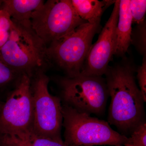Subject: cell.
<instances>
[{
	"label": "cell",
	"mask_w": 146,
	"mask_h": 146,
	"mask_svg": "<svg viewBox=\"0 0 146 146\" xmlns=\"http://www.w3.org/2000/svg\"><path fill=\"white\" fill-rule=\"evenodd\" d=\"M100 22L85 23L47 47L50 63L54 62L65 71L68 77L80 74Z\"/></svg>",
	"instance_id": "obj_5"
},
{
	"label": "cell",
	"mask_w": 146,
	"mask_h": 146,
	"mask_svg": "<svg viewBox=\"0 0 146 146\" xmlns=\"http://www.w3.org/2000/svg\"><path fill=\"white\" fill-rule=\"evenodd\" d=\"M12 137L21 146H67L63 140L39 136L32 131L21 137Z\"/></svg>",
	"instance_id": "obj_14"
},
{
	"label": "cell",
	"mask_w": 146,
	"mask_h": 146,
	"mask_svg": "<svg viewBox=\"0 0 146 146\" xmlns=\"http://www.w3.org/2000/svg\"><path fill=\"white\" fill-rule=\"evenodd\" d=\"M120 1H116L110 17L100 33L98 40L91 45L80 74L102 76L105 74L116 47L115 31L119 18Z\"/></svg>",
	"instance_id": "obj_9"
},
{
	"label": "cell",
	"mask_w": 146,
	"mask_h": 146,
	"mask_svg": "<svg viewBox=\"0 0 146 146\" xmlns=\"http://www.w3.org/2000/svg\"><path fill=\"white\" fill-rule=\"evenodd\" d=\"M0 146H21L11 136H0Z\"/></svg>",
	"instance_id": "obj_20"
},
{
	"label": "cell",
	"mask_w": 146,
	"mask_h": 146,
	"mask_svg": "<svg viewBox=\"0 0 146 146\" xmlns=\"http://www.w3.org/2000/svg\"><path fill=\"white\" fill-rule=\"evenodd\" d=\"M42 0H4L1 9L9 14L13 23L27 28H32V15L42 6Z\"/></svg>",
	"instance_id": "obj_11"
},
{
	"label": "cell",
	"mask_w": 146,
	"mask_h": 146,
	"mask_svg": "<svg viewBox=\"0 0 146 146\" xmlns=\"http://www.w3.org/2000/svg\"><path fill=\"white\" fill-rule=\"evenodd\" d=\"M60 85L62 104L89 115L104 113L109 95L102 76L67 77L60 80Z\"/></svg>",
	"instance_id": "obj_7"
},
{
	"label": "cell",
	"mask_w": 146,
	"mask_h": 146,
	"mask_svg": "<svg viewBox=\"0 0 146 146\" xmlns=\"http://www.w3.org/2000/svg\"><path fill=\"white\" fill-rule=\"evenodd\" d=\"M129 7L132 17V23L138 25L145 21V0H131Z\"/></svg>",
	"instance_id": "obj_17"
},
{
	"label": "cell",
	"mask_w": 146,
	"mask_h": 146,
	"mask_svg": "<svg viewBox=\"0 0 146 146\" xmlns=\"http://www.w3.org/2000/svg\"><path fill=\"white\" fill-rule=\"evenodd\" d=\"M3 102L0 101V110H1V107L2 105L3 104Z\"/></svg>",
	"instance_id": "obj_22"
},
{
	"label": "cell",
	"mask_w": 146,
	"mask_h": 146,
	"mask_svg": "<svg viewBox=\"0 0 146 146\" xmlns=\"http://www.w3.org/2000/svg\"><path fill=\"white\" fill-rule=\"evenodd\" d=\"M14 24L9 14L5 11L0 9V50L7 42Z\"/></svg>",
	"instance_id": "obj_16"
},
{
	"label": "cell",
	"mask_w": 146,
	"mask_h": 146,
	"mask_svg": "<svg viewBox=\"0 0 146 146\" xmlns=\"http://www.w3.org/2000/svg\"><path fill=\"white\" fill-rule=\"evenodd\" d=\"M64 141L67 146H123L128 137L117 132L106 121L62 104Z\"/></svg>",
	"instance_id": "obj_3"
},
{
	"label": "cell",
	"mask_w": 146,
	"mask_h": 146,
	"mask_svg": "<svg viewBox=\"0 0 146 146\" xmlns=\"http://www.w3.org/2000/svg\"><path fill=\"white\" fill-rule=\"evenodd\" d=\"M137 77L138 84L145 102H146V58H143L142 65L138 68L137 71Z\"/></svg>",
	"instance_id": "obj_19"
},
{
	"label": "cell",
	"mask_w": 146,
	"mask_h": 146,
	"mask_svg": "<svg viewBox=\"0 0 146 146\" xmlns=\"http://www.w3.org/2000/svg\"><path fill=\"white\" fill-rule=\"evenodd\" d=\"M33 106L32 132L35 134L58 140L63 126L62 102L59 97L49 91L50 79L44 71L35 73L31 78Z\"/></svg>",
	"instance_id": "obj_8"
},
{
	"label": "cell",
	"mask_w": 146,
	"mask_h": 146,
	"mask_svg": "<svg viewBox=\"0 0 146 146\" xmlns=\"http://www.w3.org/2000/svg\"><path fill=\"white\" fill-rule=\"evenodd\" d=\"M129 3L130 0H121L119 2V18L115 31V55L120 56L125 54L131 42L133 23Z\"/></svg>",
	"instance_id": "obj_10"
},
{
	"label": "cell",
	"mask_w": 146,
	"mask_h": 146,
	"mask_svg": "<svg viewBox=\"0 0 146 146\" xmlns=\"http://www.w3.org/2000/svg\"><path fill=\"white\" fill-rule=\"evenodd\" d=\"M116 1L71 0L72 5L79 16L91 24L98 23L105 10Z\"/></svg>",
	"instance_id": "obj_12"
},
{
	"label": "cell",
	"mask_w": 146,
	"mask_h": 146,
	"mask_svg": "<svg viewBox=\"0 0 146 146\" xmlns=\"http://www.w3.org/2000/svg\"><path fill=\"white\" fill-rule=\"evenodd\" d=\"M132 146H146V123H142L133 131L125 145Z\"/></svg>",
	"instance_id": "obj_18"
},
{
	"label": "cell",
	"mask_w": 146,
	"mask_h": 146,
	"mask_svg": "<svg viewBox=\"0 0 146 146\" xmlns=\"http://www.w3.org/2000/svg\"><path fill=\"white\" fill-rule=\"evenodd\" d=\"M131 44L134 45L138 52L143 56L146 54V21L136 26L132 29Z\"/></svg>",
	"instance_id": "obj_15"
},
{
	"label": "cell",
	"mask_w": 146,
	"mask_h": 146,
	"mask_svg": "<svg viewBox=\"0 0 146 146\" xmlns=\"http://www.w3.org/2000/svg\"><path fill=\"white\" fill-rule=\"evenodd\" d=\"M31 78L22 75L3 102L0 110V136L19 137L32 131Z\"/></svg>",
	"instance_id": "obj_4"
},
{
	"label": "cell",
	"mask_w": 146,
	"mask_h": 146,
	"mask_svg": "<svg viewBox=\"0 0 146 146\" xmlns=\"http://www.w3.org/2000/svg\"><path fill=\"white\" fill-rule=\"evenodd\" d=\"M3 1L0 0V9H1V7Z\"/></svg>",
	"instance_id": "obj_21"
},
{
	"label": "cell",
	"mask_w": 146,
	"mask_h": 146,
	"mask_svg": "<svg viewBox=\"0 0 146 146\" xmlns=\"http://www.w3.org/2000/svg\"><path fill=\"white\" fill-rule=\"evenodd\" d=\"M87 23L78 15L71 0H48L32 15V28L46 47Z\"/></svg>",
	"instance_id": "obj_6"
},
{
	"label": "cell",
	"mask_w": 146,
	"mask_h": 146,
	"mask_svg": "<svg viewBox=\"0 0 146 146\" xmlns=\"http://www.w3.org/2000/svg\"><path fill=\"white\" fill-rule=\"evenodd\" d=\"M105 75L111 98L108 122L122 135L131 134L145 121V102L136 84L133 67L128 63L118 64L108 67Z\"/></svg>",
	"instance_id": "obj_1"
},
{
	"label": "cell",
	"mask_w": 146,
	"mask_h": 146,
	"mask_svg": "<svg viewBox=\"0 0 146 146\" xmlns=\"http://www.w3.org/2000/svg\"><path fill=\"white\" fill-rule=\"evenodd\" d=\"M14 24L8 40L0 50V58L18 74L31 78L37 72L44 71L50 63L47 47L32 28Z\"/></svg>",
	"instance_id": "obj_2"
},
{
	"label": "cell",
	"mask_w": 146,
	"mask_h": 146,
	"mask_svg": "<svg viewBox=\"0 0 146 146\" xmlns=\"http://www.w3.org/2000/svg\"><path fill=\"white\" fill-rule=\"evenodd\" d=\"M124 146H132L131 145H125Z\"/></svg>",
	"instance_id": "obj_23"
},
{
	"label": "cell",
	"mask_w": 146,
	"mask_h": 146,
	"mask_svg": "<svg viewBox=\"0 0 146 146\" xmlns=\"http://www.w3.org/2000/svg\"><path fill=\"white\" fill-rule=\"evenodd\" d=\"M21 75L0 58V101L3 102L5 100Z\"/></svg>",
	"instance_id": "obj_13"
}]
</instances>
